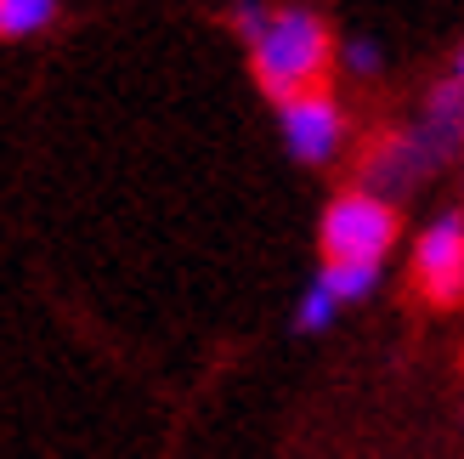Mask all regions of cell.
Masks as SVG:
<instances>
[{
  "instance_id": "1",
  "label": "cell",
  "mask_w": 464,
  "mask_h": 459,
  "mask_svg": "<svg viewBox=\"0 0 464 459\" xmlns=\"http://www.w3.org/2000/svg\"><path fill=\"white\" fill-rule=\"evenodd\" d=\"M459 153H464V85L442 80L425 97L420 120L362 159V181H357V188L374 193V199H402V193H413L425 176H436Z\"/></svg>"
},
{
  "instance_id": "2",
  "label": "cell",
  "mask_w": 464,
  "mask_h": 459,
  "mask_svg": "<svg viewBox=\"0 0 464 459\" xmlns=\"http://www.w3.org/2000/svg\"><path fill=\"white\" fill-rule=\"evenodd\" d=\"M334 57V40H329V23L306 6H277L266 34L249 45V68L261 80L266 97L277 103H295L323 80V68Z\"/></svg>"
},
{
  "instance_id": "3",
  "label": "cell",
  "mask_w": 464,
  "mask_h": 459,
  "mask_svg": "<svg viewBox=\"0 0 464 459\" xmlns=\"http://www.w3.org/2000/svg\"><path fill=\"white\" fill-rule=\"evenodd\" d=\"M323 261H368V267H385L391 244H397V204L374 199V193H340L329 210H323Z\"/></svg>"
},
{
  "instance_id": "4",
  "label": "cell",
  "mask_w": 464,
  "mask_h": 459,
  "mask_svg": "<svg viewBox=\"0 0 464 459\" xmlns=\"http://www.w3.org/2000/svg\"><path fill=\"white\" fill-rule=\"evenodd\" d=\"M413 284L436 307L464 301V216L459 210H442L413 239Z\"/></svg>"
},
{
  "instance_id": "5",
  "label": "cell",
  "mask_w": 464,
  "mask_h": 459,
  "mask_svg": "<svg viewBox=\"0 0 464 459\" xmlns=\"http://www.w3.org/2000/svg\"><path fill=\"white\" fill-rule=\"evenodd\" d=\"M277 136L300 165H334V153L345 148V113L334 97L306 91L295 103H277Z\"/></svg>"
},
{
  "instance_id": "6",
  "label": "cell",
  "mask_w": 464,
  "mask_h": 459,
  "mask_svg": "<svg viewBox=\"0 0 464 459\" xmlns=\"http://www.w3.org/2000/svg\"><path fill=\"white\" fill-rule=\"evenodd\" d=\"M317 278L329 284L340 295V307H345V301H368V295L380 289V267H368V261H323Z\"/></svg>"
},
{
  "instance_id": "7",
  "label": "cell",
  "mask_w": 464,
  "mask_h": 459,
  "mask_svg": "<svg viewBox=\"0 0 464 459\" xmlns=\"http://www.w3.org/2000/svg\"><path fill=\"white\" fill-rule=\"evenodd\" d=\"M57 17V0H0V40H29Z\"/></svg>"
},
{
  "instance_id": "8",
  "label": "cell",
  "mask_w": 464,
  "mask_h": 459,
  "mask_svg": "<svg viewBox=\"0 0 464 459\" xmlns=\"http://www.w3.org/2000/svg\"><path fill=\"white\" fill-rule=\"evenodd\" d=\"M334 312H340V295L323 284V278H312L306 295L295 301V324L306 329V335H317V329H329V324H334Z\"/></svg>"
},
{
  "instance_id": "9",
  "label": "cell",
  "mask_w": 464,
  "mask_h": 459,
  "mask_svg": "<svg viewBox=\"0 0 464 459\" xmlns=\"http://www.w3.org/2000/svg\"><path fill=\"white\" fill-rule=\"evenodd\" d=\"M340 63L352 68L357 80H374L385 57H380V45H374V40H362V34H357V40H345V52H340Z\"/></svg>"
},
{
  "instance_id": "10",
  "label": "cell",
  "mask_w": 464,
  "mask_h": 459,
  "mask_svg": "<svg viewBox=\"0 0 464 459\" xmlns=\"http://www.w3.org/2000/svg\"><path fill=\"white\" fill-rule=\"evenodd\" d=\"M232 23H238V29L249 34V45H255V40H261V34H266V23H272V12L261 6V0H244V6H238V12H232Z\"/></svg>"
},
{
  "instance_id": "11",
  "label": "cell",
  "mask_w": 464,
  "mask_h": 459,
  "mask_svg": "<svg viewBox=\"0 0 464 459\" xmlns=\"http://www.w3.org/2000/svg\"><path fill=\"white\" fill-rule=\"evenodd\" d=\"M453 80L464 85V45H459V57H453Z\"/></svg>"
}]
</instances>
